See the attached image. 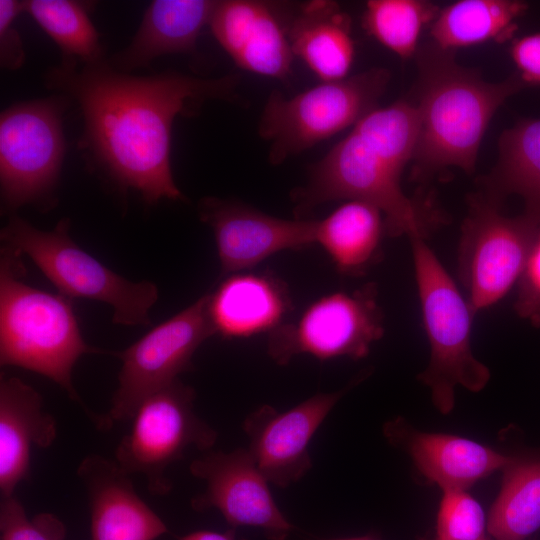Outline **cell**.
Here are the masks:
<instances>
[{
  "mask_svg": "<svg viewBox=\"0 0 540 540\" xmlns=\"http://www.w3.org/2000/svg\"><path fill=\"white\" fill-rule=\"evenodd\" d=\"M45 80L79 103L84 116L82 147L120 187L137 191L149 205L185 199L171 169L174 119L191 114L205 100L232 99L238 85L236 75L134 76L103 59L80 68L76 61L63 60Z\"/></svg>",
  "mask_w": 540,
  "mask_h": 540,
  "instance_id": "6da1fadb",
  "label": "cell"
},
{
  "mask_svg": "<svg viewBox=\"0 0 540 540\" xmlns=\"http://www.w3.org/2000/svg\"><path fill=\"white\" fill-rule=\"evenodd\" d=\"M419 132L412 98L375 108L317 163L305 186L294 190L297 215L336 200H359L383 214L386 234H422L430 229L429 213L408 198L401 176L413 160Z\"/></svg>",
  "mask_w": 540,
  "mask_h": 540,
  "instance_id": "7a4b0ae2",
  "label": "cell"
},
{
  "mask_svg": "<svg viewBox=\"0 0 540 540\" xmlns=\"http://www.w3.org/2000/svg\"><path fill=\"white\" fill-rule=\"evenodd\" d=\"M415 99L419 119L413 175L429 178L450 167L473 173L487 127L498 108L527 87L517 73L503 82L485 81L457 63L454 51L432 41L416 53Z\"/></svg>",
  "mask_w": 540,
  "mask_h": 540,
  "instance_id": "3957f363",
  "label": "cell"
},
{
  "mask_svg": "<svg viewBox=\"0 0 540 540\" xmlns=\"http://www.w3.org/2000/svg\"><path fill=\"white\" fill-rule=\"evenodd\" d=\"M16 255L1 247L0 364L45 376L58 384L100 430L112 427L106 414L93 412L72 382V370L84 354L109 353L82 337L71 298L26 284Z\"/></svg>",
  "mask_w": 540,
  "mask_h": 540,
  "instance_id": "277c9868",
  "label": "cell"
},
{
  "mask_svg": "<svg viewBox=\"0 0 540 540\" xmlns=\"http://www.w3.org/2000/svg\"><path fill=\"white\" fill-rule=\"evenodd\" d=\"M424 328L431 356L418 378L431 389L432 401L442 413L454 407V390L461 385L472 392L488 383L490 371L473 354L471 327L475 315L445 270L425 236H408Z\"/></svg>",
  "mask_w": 540,
  "mask_h": 540,
  "instance_id": "5b68a950",
  "label": "cell"
},
{
  "mask_svg": "<svg viewBox=\"0 0 540 540\" xmlns=\"http://www.w3.org/2000/svg\"><path fill=\"white\" fill-rule=\"evenodd\" d=\"M69 225L68 219H62L51 231H42L12 215L1 230L2 247L27 255L60 294L109 304L115 324L150 325L157 286L150 281H129L103 265L71 239Z\"/></svg>",
  "mask_w": 540,
  "mask_h": 540,
  "instance_id": "8992f818",
  "label": "cell"
},
{
  "mask_svg": "<svg viewBox=\"0 0 540 540\" xmlns=\"http://www.w3.org/2000/svg\"><path fill=\"white\" fill-rule=\"evenodd\" d=\"M390 80L372 68L341 80L326 81L291 98L273 92L261 114L258 132L270 143L269 161L278 165L342 130L376 108Z\"/></svg>",
  "mask_w": 540,
  "mask_h": 540,
  "instance_id": "52a82bcc",
  "label": "cell"
},
{
  "mask_svg": "<svg viewBox=\"0 0 540 540\" xmlns=\"http://www.w3.org/2000/svg\"><path fill=\"white\" fill-rule=\"evenodd\" d=\"M62 100L24 101L2 111L0 187L6 211L52 203L65 154Z\"/></svg>",
  "mask_w": 540,
  "mask_h": 540,
  "instance_id": "ba28073f",
  "label": "cell"
},
{
  "mask_svg": "<svg viewBox=\"0 0 540 540\" xmlns=\"http://www.w3.org/2000/svg\"><path fill=\"white\" fill-rule=\"evenodd\" d=\"M195 390L179 379L147 397L137 408L129 432L115 450V461L129 475L142 474L154 495L173 485L168 467L190 447L208 450L217 432L194 409Z\"/></svg>",
  "mask_w": 540,
  "mask_h": 540,
  "instance_id": "9c48e42d",
  "label": "cell"
},
{
  "mask_svg": "<svg viewBox=\"0 0 540 540\" xmlns=\"http://www.w3.org/2000/svg\"><path fill=\"white\" fill-rule=\"evenodd\" d=\"M501 202L479 192L469 197L459 244V274L473 313L500 301L519 280L540 225L522 214L507 217Z\"/></svg>",
  "mask_w": 540,
  "mask_h": 540,
  "instance_id": "30bf717a",
  "label": "cell"
},
{
  "mask_svg": "<svg viewBox=\"0 0 540 540\" xmlns=\"http://www.w3.org/2000/svg\"><path fill=\"white\" fill-rule=\"evenodd\" d=\"M383 333L377 288L369 283L353 292H332L313 301L295 321L269 333L268 353L280 365L298 354L319 360L360 359Z\"/></svg>",
  "mask_w": 540,
  "mask_h": 540,
  "instance_id": "8fae6325",
  "label": "cell"
},
{
  "mask_svg": "<svg viewBox=\"0 0 540 540\" xmlns=\"http://www.w3.org/2000/svg\"><path fill=\"white\" fill-rule=\"evenodd\" d=\"M215 331L208 313V294L152 328L122 351L118 387L106 413L111 424L131 420L139 405L193 368L192 357Z\"/></svg>",
  "mask_w": 540,
  "mask_h": 540,
  "instance_id": "7c38bea8",
  "label": "cell"
},
{
  "mask_svg": "<svg viewBox=\"0 0 540 540\" xmlns=\"http://www.w3.org/2000/svg\"><path fill=\"white\" fill-rule=\"evenodd\" d=\"M189 471L205 482L204 492L191 499L195 511L214 508L230 528L252 526L269 540H286L293 527L247 448L209 452L193 460Z\"/></svg>",
  "mask_w": 540,
  "mask_h": 540,
  "instance_id": "4fadbf2b",
  "label": "cell"
},
{
  "mask_svg": "<svg viewBox=\"0 0 540 540\" xmlns=\"http://www.w3.org/2000/svg\"><path fill=\"white\" fill-rule=\"evenodd\" d=\"M200 219L213 231L223 274L252 268L283 250L315 243L316 220L278 218L236 200L205 197Z\"/></svg>",
  "mask_w": 540,
  "mask_h": 540,
  "instance_id": "5bb4252c",
  "label": "cell"
},
{
  "mask_svg": "<svg viewBox=\"0 0 540 540\" xmlns=\"http://www.w3.org/2000/svg\"><path fill=\"white\" fill-rule=\"evenodd\" d=\"M347 390L315 394L285 412L262 405L245 418L247 449L269 483L285 488L311 469L310 441Z\"/></svg>",
  "mask_w": 540,
  "mask_h": 540,
  "instance_id": "9a60e30c",
  "label": "cell"
},
{
  "mask_svg": "<svg viewBox=\"0 0 540 540\" xmlns=\"http://www.w3.org/2000/svg\"><path fill=\"white\" fill-rule=\"evenodd\" d=\"M76 474L89 501L91 540H156L168 532L115 460L87 455Z\"/></svg>",
  "mask_w": 540,
  "mask_h": 540,
  "instance_id": "2e32d148",
  "label": "cell"
},
{
  "mask_svg": "<svg viewBox=\"0 0 540 540\" xmlns=\"http://www.w3.org/2000/svg\"><path fill=\"white\" fill-rule=\"evenodd\" d=\"M209 26L240 68L275 79H285L290 74L294 54L288 34L264 2L218 1Z\"/></svg>",
  "mask_w": 540,
  "mask_h": 540,
  "instance_id": "e0dca14e",
  "label": "cell"
},
{
  "mask_svg": "<svg viewBox=\"0 0 540 540\" xmlns=\"http://www.w3.org/2000/svg\"><path fill=\"white\" fill-rule=\"evenodd\" d=\"M57 423L41 395L21 379L0 376V494L13 496L30 472L33 447L48 448Z\"/></svg>",
  "mask_w": 540,
  "mask_h": 540,
  "instance_id": "ac0fdd59",
  "label": "cell"
},
{
  "mask_svg": "<svg viewBox=\"0 0 540 540\" xmlns=\"http://www.w3.org/2000/svg\"><path fill=\"white\" fill-rule=\"evenodd\" d=\"M384 432L405 446L419 471L443 491H465L514 459L467 438L413 432L397 420L388 423Z\"/></svg>",
  "mask_w": 540,
  "mask_h": 540,
  "instance_id": "d6986e66",
  "label": "cell"
},
{
  "mask_svg": "<svg viewBox=\"0 0 540 540\" xmlns=\"http://www.w3.org/2000/svg\"><path fill=\"white\" fill-rule=\"evenodd\" d=\"M291 307L285 284L267 274H230L208 294L215 334L225 338L271 333L283 324Z\"/></svg>",
  "mask_w": 540,
  "mask_h": 540,
  "instance_id": "ffe728a7",
  "label": "cell"
},
{
  "mask_svg": "<svg viewBox=\"0 0 540 540\" xmlns=\"http://www.w3.org/2000/svg\"><path fill=\"white\" fill-rule=\"evenodd\" d=\"M218 1L154 0L146 9L131 43L109 65L121 72L147 66L155 58L195 50L202 28Z\"/></svg>",
  "mask_w": 540,
  "mask_h": 540,
  "instance_id": "44dd1931",
  "label": "cell"
},
{
  "mask_svg": "<svg viewBox=\"0 0 540 540\" xmlns=\"http://www.w3.org/2000/svg\"><path fill=\"white\" fill-rule=\"evenodd\" d=\"M288 39L293 54L322 82L348 77L355 54L352 21L338 3L313 0L304 4L292 21Z\"/></svg>",
  "mask_w": 540,
  "mask_h": 540,
  "instance_id": "7402d4cb",
  "label": "cell"
},
{
  "mask_svg": "<svg viewBox=\"0 0 540 540\" xmlns=\"http://www.w3.org/2000/svg\"><path fill=\"white\" fill-rule=\"evenodd\" d=\"M385 230L382 212L374 205L348 200L316 220L315 243L344 275L360 276L379 260Z\"/></svg>",
  "mask_w": 540,
  "mask_h": 540,
  "instance_id": "603a6c76",
  "label": "cell"
},
{
  "mask_svg": "<svg viewBox=\"0 0 540 540\" xmlns=\"http://www.w3.org/2000/svg\"><path fill=\"white\" fill-rule=\"evenodd\" d=\"M493 170L483 178L482 193L502 201L509 194L524 200V215L540 225V118L522 119L499 139Z\"/></svg>",
  "mask_w": 540,
  "mask_h": 540,
  "instance_id": "cb8c5ba5",
  "label": "cell"
},
{
  "mask_svg": "<svg viewBox=\"0 0 540 540\" xmlns=\"http://www.w3.org/2000/svg\"><path fill=\"white\" fill-rule=\"evenodd\" d=\"M527 5L515 0H460L440 9L431 24L432 42L444 50L505 42L517 30Z\"/></svg>",
  "mask_w": 540,
  "mask_h": 540,
  "instance_id": "d4e9b609",
  "label": "cell"
},
{
  "mask_svg": "<svg viewBox=\"0 0 540 540\" xmlns=\"http://www.w3.org/2000/svg\"><path fill=\"white\" fill-rule=\"evenodd\" d=\"M503 471L487 530L495 540H525L540 528V455L514 457Z\"/></svg>",
  "mask_w": 540,
  "mask_h": 540,
  "instance_id": "484cf974",
  "label": "cell"
},
{
  "mask_svg": "<svg viewBox=\"0 0 540 540\" xmlns=\"http://www.w3.org/2000/svg\"><path fill=\"white\" fill-rule=\"evenodd\" d=\"M22 8L58 45L63 60L89 64L103 59L99 34L89 18L86 3L28 0L22 1Z\"/></svg>",
  "mask_w": 540,
  "mask_h": 540,
  "instance_id": "4316f807",
  "label": "cell"
},
{
  "mask_svg": "<svg viewBox=\"0 0 540 540\" xmlns=\"http://www.w3.org/2000/svg\"><path fill=\"white\" fill-rule=\"evenodd\" d=\"M440 9L422 0H370L363 14L369 35L402 59L416 55L423 28L432 24Z\"/></svg>",
  "mask_w": 540,
  "mask_h": 540,
  "instance_id": "83f0119b",
  "label": "cell"
},
{
  "mask_svg": "<svg viewBox=\"0 0 540 540\" xmlns=\"http://www.w3.org/2000/svg\"><path fill=\"white\" fill-rule=\"evenodd\" d=\"M484 511L464 490L443 491L436 540H489Z\"/></svg>",
  "mask_w": 540,
  "mask_h": 540,
  "instance_id": "f1b7e54d",
  "label": "cell"
},
{
  "mask_svg": "<svg viewBox=\"0 0 540 540\" xmlns=\"http://www.w3.org/2000/svg\"><path fill=\"white\" fill-rule=\"evenodd\" d=\"M64 523L49 512L29 518L21 502L13 495L0 501V540H64Z\"/></svg>",
  "mask_w": 540,
  "mask_h": 540,
  "instance_id": "f546056e",
  "label": "cell"
},
{
  "mask_svg": "<svg viewBox=\"0 0 540 540\" xmlns=\"http://www.w3.org/2000/svg\"><path fill=\"white\" fill-rule=\"evenodd\" d=\"M515 310L534 325L540 324V230L518 280Z\"/></svg>",
  "mask_w": 540,
  "mask_h": 540,
  "instance_id": "4dcf8cb0",
  "label": "cell"
},
{
  "mask_svg": "<svg viewBox=\"0 0 540 540\" xmlns=\"http://www.w3.org/2000/svg\"><path fill=\"white\" fill-rule=\"evenodd\" d=\"M21 12L22 1L0 0V62L5 69L20 68L25 59L21 37L13 25Z\"/></svg>",
  "mask_w": 540,
  "mask_h": 540,
  "instance_id": "1f68e13d",
  "label": "cell"
},
{
  "mask_svg": "<svg viewBox=\"0 0 540 540\" xmlns=\"http://www.w3.org/2000/svg\"><path fill=\"white\" fill-rule=\"evenodd\" d=\"M510 54L524 84L540 86V33L516 39Z\"/></svg>",
  "mask_w": 540,
  "mask_h": 540,
  "instance_id": "d6a6232c",
  "label": "cell"
},
{
  "mask_svg": "<svg viewBox=\"0 0 540 540\" xmlns=\"http://www.w3.org/2000/svg\"><path fill=\"white\" fill-rule=\"evenodd\" d=\"M179 540H237L235 537V529L230 528L224 533L214 531H195L179 538ZM246 540V539H239Z\"/></svg>",
  "mask_w": 540,
  "mask_h": 540,
  "instance_id": "836d02e7",
  "label": "cell"
},
{
  "mask_svg": "<svg viewBox=\"0 0 540 540\" xmlns=\"http://www.w3.org/2000/svg\"><path fill=\"white\" fill-rule=\"evenodd\" d=\"M334 540H376L372 537H369V536H364V537H356V538H347V539H334Z\"/></svg>",
  "mask_w": 540,
  "mask_h": 540,
  "instance_id": "e575fe53",
  "label": "cell"
}]
</instances>
